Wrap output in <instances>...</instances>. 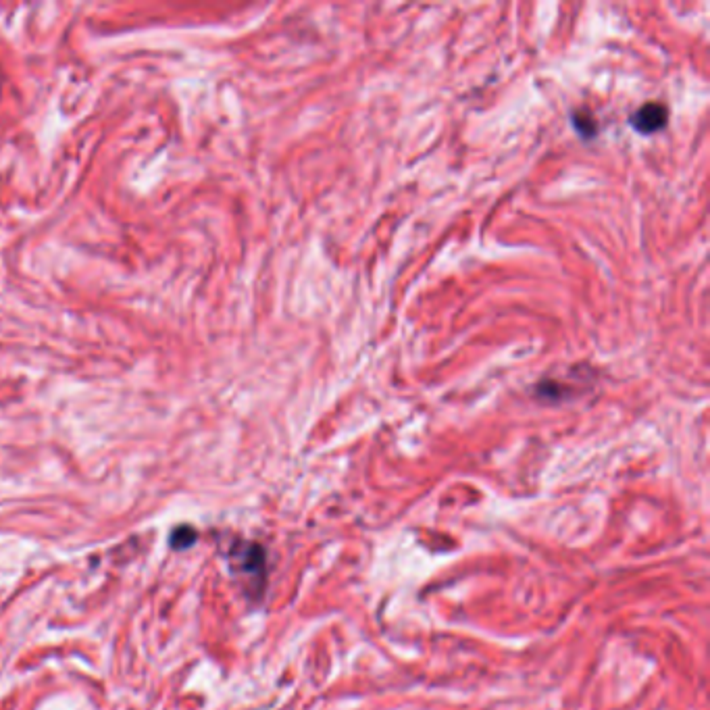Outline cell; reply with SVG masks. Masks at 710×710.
<instances>
[{"label":"cell","instance_id":"obj_1","mask_svg":"<svg viewBox=\"0 0 710 710\" xmlns=\"http://www.w3.org/2000/svg\"><path fill=\"white\" fill-rule=\"evenodd\" d=\"M667 117H669V113H667L665 105L648 103L633 113L631 123H633V128L642 134H654V132L665 128Z\"/></svg>","mask_w":710,"mask_h":710},{"label":"cell","instance_id":"obj_2","mask_svg":"<svg viewBox=\"0 0 710 710\" xmlns=\"http://www.w3.org/2000/svg\"><path fill=\"white\" fill-rule=\"evenodd\" d=\"M194 538H196L194 529H190V527H180V529L173 531L171 544H173L175 548H186V546H190V544L194 542Z\"/></svg>","mask_w":710,"mask_h":710},{"label":"cell","instance_id":"obj_3","mask_svg":"<svg viewBox=\"0 0 710 710\" xmlns=\"http://www.w3.org/2000/svg\"><path fill=\"white\" fill-rule=\"evenodd\" d=\"M575 128H577L583 136H594L596 123H594L592 115H588V119H583V115H575Z\"/></svg>","mask_w":710,"mask_h":710}]
</instances>
